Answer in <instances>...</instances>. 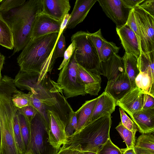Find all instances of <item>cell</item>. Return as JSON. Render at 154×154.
<instances>
[{
	"label": "cell",
	"instance_id": "obj_14",
	"mask_svg": "<svg viewBox=\"0 0 154 154\" xmlns=\"http://www.w3.org/2000/svg\"><path fill=\"white\" fill-rule=\"evenodd\" d=\"M143 92L137 87L132 88L116 102V106H119L131 116L142 109V95Z\"/></svg>",
	"mask_w": 154,
	"mask_h": 154
},
{
	"label": "cell",
	"instance_id": "obj_20",
	"mask_svg": "<svg viewBox=\"0 0 154 154\" xmlns=\"http://www.w3.org/2000/svg\"><path fill=\"white\" fill-rule=\"evenodd\" d=\"M97 0H76L70 14L67 28L72 29L82 22Z\"/></svg>",
	"mask_w": 154,
	"mask_h": 154
},
{
	"label": "cell",
	"instance_id": "obj_33",
	"mask_svg": "<svg viewBox=\"0 0 154 154\" xmlns=\"http://www.w3.org/2000/svg\"><path fill=\"white\" fill-rule=\"evenodd\" d=\"M123 149H120L113 143L109 139L98 151L97 154H123Z\"/></svg>",
	"mask_w": 154,
	"mask_h": 154
},
{
	"label": "cell",
	"instance_id": "obj_39",
	"mask_svg": "<svg viewBox=\"0 0 154 154\" xmlns=\"http://www.w3.org/2000/svg\"><path fill=\"white\" fill-rule=\"evenodd\" d=\"M77 127V120L75 112L71 113L68 123L65 128V132L68 138L75 132Z\"/></svg>",
	"mask_w": 154,
	"mask_h": 154
},
{
	"label": "cell",
	"instance_id": "obj_50",
	"mask_svg": "<svg viewBox=\"0 0 154 154\" xmlns=\"http://www.w3.org/2000/svg\"><path fill=\"white\" fill-rule=\"evenodd\" d=\"M1 126L0 123V152L1 150Z\"/></svg>",
	"mask_w": 154,
	"mask_h": 154
},
{
	"label": "cell",
	"instance_id": "obj_21",
	"mask_svg": "<svg viewBox=\"0 0 154 154\" xmlns=\"http://www.w3.org/2000/svg\"><path fill=\"white\" fill-rule=\"evenodd\" d=\"M130 117L141 133H154V108L142 109Z\"/></svg>",
	"mask_w": 154,
	"mask_h": 154
},
{
	"label": "cell",
	"instance_id": "obj_51",
	"mask_svg": "<svg viewBox=\"0 0 154 154\" xmlns=\"http://www.w3.org/2000/svg\"><path fill=\"white\" fill-rule=\"evenodd\" d=\"M25 154H32V152L29 150H26Z\"/></svg>",
	"mask_w": 154,
	"mask_h": 154
},
{
	"label": "cell",
	"instance_id": "obj_48",
	"mask_svg": "<svg viewBox=\"0 0 154 154\" xmlns=\"http://www.w3.org/2000/svg\"><path fill=\"white\" fill-rule=\"evenodd\" d=\"M5 60V57L0 53V73H1Z\"/></svg>",
	"mask_w": 154,
	"mask_h": 154
},
{
	"label": "cell",
	"instance_id": "obj_45",
	"mask_svg": "<svg viewBox=\"0 0 154 154\" xmlns=\"http://www.w3.org/2000/svg\"><path fill=\"white\" fill-rule=\"evenodd\" d=\"M125 8L132 9L137 7L145 0H121Z\"/></svg>",
	"mask_w": 154,
	"mask_h": 154
},
{
	"label": "cell",
	"instance_id": "obj_8",
	"mask_svg": "<svg viewBox=\"0 0 154 154\" xmlns=\"http://www.w3.org/2000/svg\"><path fill=\"white\" fill-rule=\"evenodd\" d=\"M77 65L73 52L59 74L57 82L62 88L63 94L67 99L86 94L84 86L77 74Z\"/></svg>",
	"mask_w": 154,
	"mask_h": 154
},
{
	"label": "cell",
	"instance_id": "obj_12",
	"mask_svg": "<svg viewBox=\"0 0 154 154\" xmlns=\"http://www.w3.org/2000/svg\"><path fill=\"white\" fill-rule=\"evenodd\" d=\"M47 112L50 121L48 142L54 148L59 150L68 141L66 126L53 112L49 110Z\"/></svg>",
	"mask_w": 154,
	"mask_h": 154
},
{
	"label": "cell",
	"instance_id": "obj_22",
	"mask_svg": "<svg viewBox=\"0 0 154 154\" xmlns=\"http://www.w3.org/2000/svg\"><path fill=\"white\" fill-rule=\"evenodd\" d=\"M97 99V97L86 101L75 112L77 120V127L75 132L80 131L88 123L89 119L93 112Z\"/></svg>",
	"mask_w": 154,
	"mask_h": 154
},
{
	"label": "cell",
	"instance_id": "obj_13",
	"mask_svg": "<svg viewBox=\"0 0 154 154\" xmlns=\"http://www.w3.org/2000/svg\"><path fill=\"white\" fill-rule=\"evenodd\" d=\"M116 31L125 52L133 54L138 59L141 51L137 37L134 32L126 23L116 26Z\"/></svg>",
	"mask_w": 154,
	"mask_h": 154
},
{
	"label": "cell",
	"instance_id": "obj_41",
	"mask_svg": "<svg viewBox=\"0 0 154 154\" xmlns=\"http://www.w3.org/2000/svg\"><path fill=\"white\" fill-rule=\"evenodd\" d=\"M82 150L80 145H70L66 146L63 145L57 154H76Z\"/></svg>",
	"mask_w": 154,
	"mask_h": 154
},
{
	"label": "cell",
	"instance_id": "obj_35",
	"mask_svg": "<svg viewBox=\"0 0 154 154\" xmlns=\"http://www.w3.org/2000/svg\"><path fill=\"white\" fill-rule=\"evenodd\" d=\"M26 0H2L0 3V12H8L22 5Z\"/></svg>",
	"mask_w": 154,
	"mask_h": 154
},
{
	"label": "cell",
	"instance_id": "obj_4",
	"mask_svg": "<svg viewBox=\"0 0 154 154\" xmlns=\"http://www.w3.org/2000/svg\"><path fill=\"white\" fill-rule=\"evenodd\" d=\"M111 115L103 116L89 122L68 138L66 146L79 144L82 151L97 153L110 139Z\"/></svg>",
	"mask_w": 154,
	"mask_h": 154
},
{
	"label": "cell",
	"instance_id": "obj_9",
	"mask_svg": "<svg viewBox=\"0 0 154 154\" xmlns=\"http://www.w3.org/2000/svg\"><path fill=\"white\" fill-rule=\"evenodd\" d=\"M132 9L140 34L141 52L154 51V17L139 6Z\"/></svg>",
	"mask_w": 154,
	"mask_h": 154
},
{
	"label": "cell",
	"instance_id": "obj_3",
	"mask_svg": "<svg viewBox=\"0 0 154 154\" xmlns=\"http://www.w3.org/2000/svg\"><path fill=\"white\" fill-rule=\"evenodd\" d=\"M42 1L26 0L21 6L9 11L7 20H5L10 26L13 36L14 51L12 55L22 50L31 40L35 18L42 11Z\"/></svg>",
	"mask_w": 154,
	"mask_h": 154
},
{
	"label": "cell",
	"instance_id": "obj_26",
	"mask_svg": "<svg viewBox=\"0 0 154 154\" xmlns=\"http://www.w3.org/2000/svg\"><path fill=\"white\" fill-rule=\"evenodd\" d=\"M138 67L140 72L148 73L154 79V51L141 52L138 58Z\"/></svg>",
	"mask_w": 154,
	"mask_h": 154
},
{
	"label": "cell",
	"instance_id": "obj_32",
	"mask_svg": "<svg viewBox=\"0 0 154 154\" xmlns=\"http://www.w3.org/2000/svg\"><path fill=\"white\" fill-rule=\"evenodd\" d=\"M20 130L25 147L27 150L29 142L30 128V123L23 116L19 113L17 111Z\"/></svg>",
	"mask_w": 154,
	"mask_h": 154
},
{
	"label": "cell",
	"instance_id": "obj_36",
	"mask_svg": "<svg viewBox=\"0 0 154 154\" xmlns=\"http://www.w3.org/2000/svg\"><path fill=\"white\" fill-rule=\"evenodd\" d=\"M88 35L95 47L100 60L101 48L105 39L102 34L100 29L93 33H90L88 32Z\"/></svg>",
	"mask_w": 154,
	"mask_h": 154
},
{
	"label": "cell",
	"instance_id": "obj_49",
	"mask_svg": "<svg viewBox=\"0 0 154 154\" xmlns=\"http://www.w3.org/2000/svg\"><path fill=\"white\" fill-rule=\"evenodd\" d=\"M82 154H97V153L95 152L89 151H82Z\"/></svg>",
	"mask_w": 154,
	"mask_h": 154
},
{
	"label": "cell",
	"instance_id": "obj_52",
	"mask_svg": "<svg viewBox=\"0 0 154 154\" xmlns=\"http://www.w3.org/2000/svg\"><path fill=\"white\" fill-rule=\"evenodd\" d=\"M82 150L76 154H82Z\"/></svg>",
	"mask_w": 154,
	"mask_h": 154
},
{
	"label": "cell",
	"instance_id": "obj_47",
	"mask_svg": "<svg viewBox=\"0 0 154 154\" xmlns=\"http://www.w3.org/2000/svg\"><path fill=\"white\" fill-rule=\"evenodd\" d=\"M123 154H136L134 148L123 149Z\"/></svg>",
	"mask_w": 154,
	"mask_h": 154
},
{
	"label": "cell",
	"instance_id": "obj_25",
	"mask_svg": "<svg viewBox=\"0 0 154 154\" xmlns=\"http://www.w3.org/2000/svg\"><path fill=\"white\" fill-rule=\"evenodd\" d=\"M0 45L9 49L14 48L13 38L11 28L0 12Z\"/></svg>",
	"mask_w": 154,
	"mask_h": 154
},
{
	"label": "cell",
	"instance_id": "obj_19",
	"mask_svg": "<svg viewBox=\"0 0 154 154\" xmlns=\"http://www.w3.org/2000/svg\"><path fill=\"white\" fill-rule=\"evenodd\" d=\"M132 88L128 78L125 73L114 79L108 81L104 91L110 95L116 102Z\"/></svg>",
	"mask_w": 154,
	"mask_h": 154
},
{
	"label": "cell",
	"instance_id": "obj_37",
	"mask_svg": "<svg viewBox=\"0 0 154 154\" xmlns=\"http://www.w3.org/2000/svg\"><path fill=\"white\" fill-rule=\"evenodd\" d=\"M119 111L122 125L126 128L136 134L138 131L136 125L123 109L119 108Z\"/></svg>",
	"mask_w": 154,
	"mask_h": 154
},
{
	"label": "cell",
	"instance_id": "obj_40",
	"mask_svg": "<svg viewBox=\"0 0 154 154\" xmlns=\"http://www.w3.org/2000/svg\"><path fill=\"white\" fill-rule=\"evenodd\" d=\"M126 24L130 27L136 35L140 47V36L133 9L129 12Z\"/></svg>",
	"mask_w": 154,
	"mask_h": 154
},
{
	"label": "cell",
	"instance_id": "obj_10",
	"mask_svg": "<svg viewBox=\"0 0 154 154\" xmlns=\"http://www.w3.org/2000/svg\"><path fill=\"white\" fill-rule=\"evenodd\" d=\"M106 16L116 26L125 24L131 10L124 6L121 0H97Z\"/></svg>",
	"mask_w": 154,
	"mask_h": 154
},
{
	"label": "cell",
	"instance_id": "obj_30",
	"mask_svg": "<svg viewBox=\"0 0 154 154\" xmlns=\"http://www.w3.org/2000/svg\"><path fill=\"white\" fill-rule=\"evenodd\" d=\"M116 129L124 140L127 146V148H134L136 142V134L125 128L121 122H119Z\"/></svg>",
	"mask_w": 154,
	"mask_h": 154
},
{
	"label": "cell",
	"instance_id": "obj_17",
	"mask_svg": "<svg viewBox=\"0 0 154 154\" xmlns=\"http://www.w3.org/2000/svg\"><path fill=\"white\" fill-rule=\"evenodd\" d=\"M99 74L107 78L108 81L114 79L125 73L124 64L122 57L115 54L105 62H101Z\"/></svg>",
	"mask_w": 154,
	"mask_h": 154
},
{
	"label": "cell",
	"instance_id": "obj_31",
	"mask_svg": "<svg viewBox=\"0 0 154 154\" xmlns=\"http://www.w3.org/2000/svg\"><path fill=\"white\" fill-rule=\"evenodd\" d=\"M13 130L17 148L20 154H25L26 150L21 133L19 119L17 112L13 123Z\"/></svg>",
	"mask_w": 154,
	"mask_h": 154
},
{
	"label": "cell",
	"instance_id": "obj_28",
	"mask_svg": "<svg viewBox=\"0 0 154 154\" xmlns=\"http://www.w3.org/2000/svg\"><path fill=\"white\" fill-rule=\"evenodd\" d=\"M12 101L14 106L17 108L32 106V93L30 91L27 94L17 89L13 94Z\"/></svg>",
	"mask_w": 154,
	"mask_h": 154
},
{
	"label": "cell",
	"instance_id": "obj_29",
	"mask_svg": "<svg viewBox=\"0 0 154 154\" xmlns=\"http://www.w3.org/2000/svg\"><path fill=\"white\" fill-rule=\"evenodd\" d=\"M120 48L113 42H108L105 39L100 50V62H105L115 54H117Z\"/></svg>",
	"mask_w": 154,
	"mask_h": 154
},
{
	"label": "cell",
	"instance_id": "obj_24",
	"mask_svg": "<svg viewBox=\"0 0 154 154\" xmlns=\"http://www.w3.org/2000/svg\"><path fill=\"white\" fill-rule=\"evenodd\" d=\"M134 149L136 154H154V133L142 134L136 141Z\"/></svg>",
	"mask_w": 154,
	"mask_h": 154
},
{
	"label": "cell",
	"instance_id": "obj_38",
	"mask_svg": "<svg viewBox=\"0 0 154 154\" xmlns=\"http://www.w3.org/2000/svg\"><path fill=\"white\" fill-rule=\"evenodd\" d=\"M17 112L23 116L30 124L38 112L35 108L30 105L18 108Z\"/></svg>",
	"mask_w": 154,
	"mask_h": 154
},
{
	"label": "cell",
	"instance_id": "obj_42",
	"mask_svg": "<svg viewBox=\"0 0 154 154\" xmlns=\"http://www.w3.org/2000/svg\"><path fill=\"white\" fill-rule=\"evenodd\" d=\"M142 109L154 108V97L143 92L142 95Z\"/></svg>",
	"mask_w": 154,
	"mask_h": 154
},
{
	"label": "cell",
	"instance_id": "obj_34",
	"mask_svg": "<svg viewBox=\"0 0 154 154\" xmlns=\"http://www.w3.org/2000/svg\"><path fill=\"white\" fill-rule=\"evenodd\" d=\"M62 32L59 37L56 43L54 50V54L55 59L63 57L66 50L65 37Z\"/></svg>",
	"mask_w": 154,
	"mask_h": 154
},
{
	"label": "cell",
	"instance_id": "obj_46",
	"mask_svg": "<svg viewBox=\"0 0 154 154\" xmlns=\"http://www.w3.org/2000/svg\"><path fill=\"white\" fill-rule=\"evenodd\" d=\"M70 14L68 13L66 15L63 19L61 24L60 29L58 37L62 32H64L66 29L67 25L70 18Z\"/></svg>",
	"mask_w": 154,
	"mask_h": 154
},
{
	"label": "cell",
	"instance_id": "obj_11",
	"mask_svg": "<svg viewBox=\"0 0 154 154\" xmlns=\"http://www.w3.org/2000/svg\"><path fill=\"white\" fill-rule=\"evenodd\" d=\"M62 22L42 12L35 18L32 30L31 40L52 33H59Z\"/></svg>",
	"mask_w": 154,
	"mask_h": 154
},
{
	"label": "cell",
	"instance_id": "obj_7",
	"mask_svg": "<svg viewBox=\"0 0 154 154\" xmlns=\"http://www.w3.org/2000/svg\"><path fill=\"white\" fill-rule=\"evenodd\" d=\"M30 134L26 150L32 154H57L55 149L48 142V134L45 121L38 112L30 124Z\"/></svg>",
	"mask_w": 154,
	"mask_h": 154
},
{
	"label": "cell",
	"instance_id": "obj_5",
	"mask_svg": "<svg viewBox=\"0 0 154 154\" xmlns=\"http://www.w3.org/2000/svg\"><path fill=\"white\" fill-rule=\"evenodd\" d=\"M88 33L79 31L71 37V42L74 45L75 58L78 64L81 67L100 75V59L95 47L88 36Z\"/></svg>",
	"mask_w": 154,
	"mask_h": 154
},
{
	"label": "cell",
	"instance_id": "obj_2",
	"mask_svg": "<svg viewBox=\"0 0 154 154\" xmlns=\"http://www.w3.org/2000/svg\"><path fill=\"white\" fill-rule=\"evenodd\" d=\"M59 33H52L31 40L17 58L20 70L39 73L40 82L53 69L56 59L54 49Z\"/></svg>",
	"mask_w": 154,
	"mask_h": 154
},
{
	"label": "cell",
	"instance_id": "obj_18",
	"mask_svg": "<svg viewBox=\"0 0 154 154\" xmlns=\"http://www.w3.org/2000/svg\"><path fill=\"white\" fill-rule=\"evenodd\" d=\"M97 97L88 123L103 116L111 115L114 111L116 106V100L106 92L104 91Z\"/></svg>",
	"mask_w": 154,
	"mask_h": 154
},
{
	"label": "cell",
	"instance_id": "obj_16",
	"mask_svg": "<svg viewBox=\"0 0 154 154\" xmlns=\"http://www.w3.org/2000/svg\"><path fill=\"white\" fill-rule=\"evenodd\" d=\"M77 71L78 76L84 86L86 94L97 95L101 88L100 75L87 70L78 64Z\"/></svg>",
	"mask_w": 154,
	"mask_h": 154
},
{
	"label": "cell",
	"instance_id": "obj_1",
	"mask_svg": "<svg viewBox=\"0 0 154 154\" xmlns=\"http://www.w3.org/2000/svg\"><path fill=\"white\" fill-rule=\"evenodd\" d=\"M39 74L20 70L13 82L21 90H26L35 95L46 110L53 112L66 126L74 111L64 96L62 88L48 75L38 82Z\"/></svg>",
	"mask_w": 154,
	"mask_h": 154
},
{
	"label": "cell",
	"instance_id": "obj_43",
	"mask_svg": "<svg viewBox=\"0 0 154 154\" xmlns=\"http://www.w3.org/2000/svg\"><path fill=\"white\" fill-rule=\"evenodd\" d=\"M74 51V45L72 43L66 49L63 55V59L58 68V70H61L63 68L73 54Z\"/></svg>",
	"mask_w": 154,
	"mask_h": 154
},
{
	"label": "cell",
	"instance_id": "obj_53",
	"mask_svg": "<svg viewBox=\"0 0 154 154\" xmlns=\"http://www.w3.org/2000/svg\"><path fill=\"white\" fill-rule=\"evenodd\" d=\"M2 77V76L1 74V73H0V81L1 80Z\"/></svg>",
	"mask_w": 154,
	"mask_h": 154
},
{
	"label": "cell",
	"instance_id": "obj_44",
	"mask_svg": "<svg viewBox=\"0 0 154 154\" xmlns=\"http://www.w3.org/2000/svg\"><path fill=\"white\" fill-rule=\"evenodd\" d=\"M154 17V0H145L139 6Z\"/></svg>",
	"mask_w": 154,
	"mask_h": 154
},
{
	"label": "cell",
	"instance_id": "obj_15",
	"mask_svg": "<svg viewBox=\"0 0 154 154\" xmlns=\"http://www.w3.org/2000/svg\"><path fill=\"white\" fill-rule=\"evenodd\" d=\"M70 8L69 0H43L42 13L62 22Z\"/></svg>",
	"mask_w": 154,
	"mask_h": 154
},
{
	"label": "cell",
	"instance_id": "obj_54",
	"mask_svg": "<svg viewBox=\"0 0 154 154\" xmlns=\"http://www.w3.org/2000/svg\"><path fill=\"white\" fill-rule=\"evenodd\" d=\"M2 0H0V3H1V2H2Z\"/></svg>",
	"mask_w": 154,
	"mask_h": 154
},
{
	"label": "cell",
	"instance_id": "obj_23",
	"mask_svg": "<svg viewBox=\"0 0 154 154\" xmlns=\"http://www.w3.org/2000/svg\"><path fill=\"white\" fill-rule=\"evenodd\" d=\"M125 70V73L128 76L132 88L136 87L135 79L140 72L138 67V59L134 55L125 52L122 58Z\"/></svg>",
	"mask_w": 154,
	"mask_h": 154
},
{
	"label": "cell",
	"instance_id": "obj_27",
	"mask_svg": "<svg viewBox=\"0 0 154 154\" xmlns=\"http://www.w3.org/2000/svg\"><path fill=\"white\" fill-rule=\"evenodd\" d=\"M137 87L154 97V79L148 73L140 72L135 80Z\"/></svg>",
	"mask_w": 154,
	"mask_h": 154
},
{
	"label": "cell",
	"instance_id": "obj_6",
	"mask_svg": "<svg viewBox=\"0 0 154 154\" xmlns=\"http://www.w3.org/2000/svg\"><path fill=\"white\" fill-rule=\"evenodd\" d=\"M17 108L12 103H0L1 146L0 154H20L16 143L13 123Z\"/></svg>",
	"mask_w": 154,
	"mask_h": 154
}]
</instances>
